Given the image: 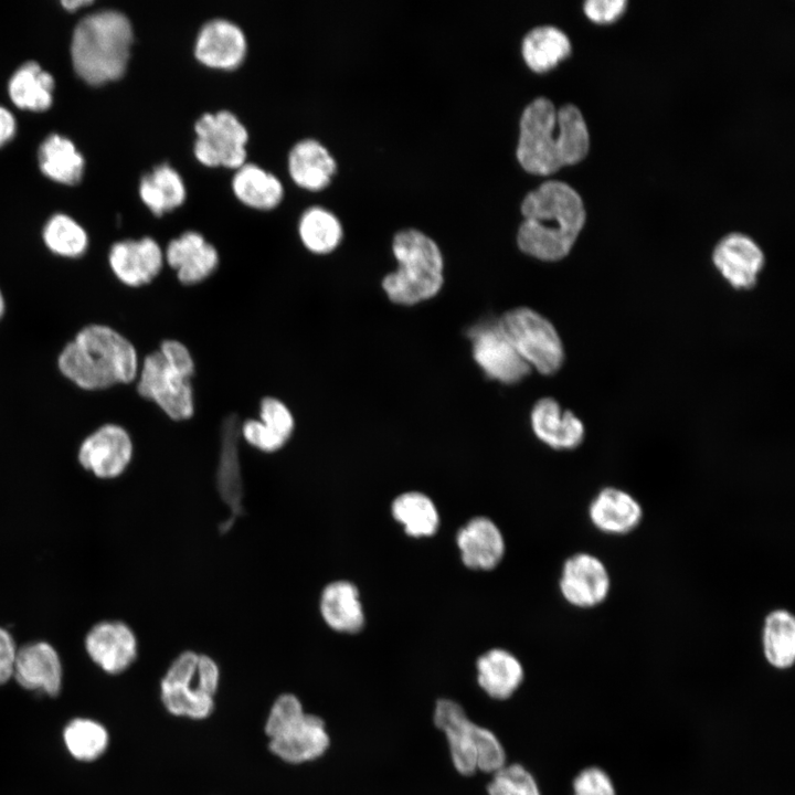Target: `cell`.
Segmentation results:
<instances>
[{
	"label": "cell",
	"instance_id": "3",
	"mask_svg": "<svg viewBox=\"0 0 795 795\" xmlns=\"http://www.w3.org/2000/svg\"><path fill=\"white\" fill-rule=\"evenodd\" d=\"M56 364L65 379L86 391L129 384L137 380L140 368L135 346L103 324L80 329L59 353Z\"/></svg>",
	"mask_w": 795,
	"mask_h": 795
},
{
	"label": "cell",
	"instance_id": "29",
	"mask_svg": "<svg viewBox=\"0 0 795 795\" xmlns=\"http://www.w3.org/2000/svg\"><path fill=\"white\" fill-rule=\"evenodd\" d=\"M391 515L411 538H430L439 528L441 519L436 505L421 491L411 490L398 495L391 504Z\"/></svg>",
	"mask_w": 795,
	"mask_h": 795
},
{
	"label": "cell",
	"instance_id": "7",
	"mask_svg": "<svg viewBox=\"0 0 795 795\" xmlns=\"http://www.w3.org/2000/svg\"><path fill=\"white\" fill-rule=\"evenodd\" d=\"M220 681V667L211 656L184 650L170 662L161 678V703L174 717L204 720L214 710Z\"/></svg>",
	"mask_w": 795,
	"mask_h": 795
},
{
	"label": "cell",
	"instance_id": "37",
	"mask_svg": "<svg viewBox=\"0 0 795 795\" xmlns=\"http://www.w3.org/2000/svg\"><path fill=\"white\" fill-rule=\"evenodd\" d=\"M488 795H541L533 775L521 764L505 765L494 773Z\"/></svg>",
	"mask_w": 795,
	"mask_h": 795
},
{
	"label": "cell",
	"instance_id": "9",
	"mask_svg": "<svg viewBox=\"0 0 795 795\" xmlns=\"http://www.w3.org/2000/svg\"><path fill=\"white\" fill-rule=\"evenodd\" d=\"M194 155L205 166L237 168L246 158L248 132L239 117L226 109L204 113L194 124Z\"/></svg>",
	"mask_w": 795,
	"mask_h": 795
},
{
	"label": "cell",
	"instance_id": "40",
	"mask_svg": "<svg viewBox=\"0 0 795 795\" xmlns=\"http://www.w3.org/2000/svg\"><path fill=\"white\" fill-rule=\"evenodd\" d=\"M258 420L271 433L285 443L294 433V416L288 406L276 398L267 396L261 401Z\"/></svg>",
	"mask_w": 795,
	"mask_h": 795
},
{
	"label": "cell",
	"instance_id": "41",
	"mask_svg": "<svg viewBox=\"0 0 795 795\" xmlns=\"http://www.w3.org/2000/svg\"><path fill=\"white\" fill-rule=\"evenodd\" d=\"M572 791L573 795H617L611 775L596 765L584 767L574 776Z\"/></svg>",
	"mask_w": 795,
	"mask_h": 795
},
{
	"label": "cell",
	"instance_id": "47",
	"mask_svg": "<svg viewBox=\"0 0 795 795\" xmlns=\"http://www.w3.org/2000/svg\"><path fill=\"white\" fill-rule=\"evenodd\" d=\"M7 305H6V298L4 295L0 288V320L3 318L6 314Z\"/></svg>",
	"mask_w": 795,
	"mask_h": 795
},
{
	"label": "cell",
	"instance_id": "31",
	"mask_svg": "<svg viewBox=\"0 0 795 795\" xmlns=\"http://www.w3.org/2000/svg\"><path fill=\"white\" fill-rule=\"evenodd\" d=\"M139 194L145 204L157 215L180 205L187 194L180 173L163 162L142 176Z\"/></svg>",
	"mask_w": 795,
	"mask_h": 795
},
{
	"label": "cell",
	"instance_id": "33",
	"mask_svg": "<svg viewBox=\"0 0 795 795\" xmlns=\"http://www.w3.org/2000/svg\"><path fill=\"white\" fill-rule=\"evenodd\" d=\"M39 162L44 174L67 184L78 182L84 169V159L73 142L57 134L43 140Z\"/></svg>",
	"mask_w": 795,
	"mask_h": 795
},
{
	"label": "cell",
	"instance_id": "8",
	"mask_svg": "<svg viewBox=\"0 0 795 795\" xmlns=\"http://www.w3.org/2000/svg\"><path fill=\"white\" fill-rule=\"evenodd\" d=\"M499 328L518 354L538 372L555 373L564 361V349L554 326L542 315L527 307L505 312L497 320Z\"/></svg>",
	"mask_w": 795,
	"mask_h": 795
},
{
	"label": "cell",
	"instance_id": "18",
	"mask_svg": "<svg viewBox=\"0 0 795 795\" xmlns=\"http://www.w3.org/2000/svg\"><path fill=\"white\" fill-rule=\"evenodd\" d=\"M591 524L607 536H626L635 531L644 519L638 499L625 489L614 486L601 488L587 507Z\"/></svg>",
	"mask_w": 795,
	"mask_h": 795
},
{
	"label": "cell",
	"instance_id": "17",
	"mask_svg": "<svg viewBox=\"0 0 795 795\" xmlns=\"http://www.w3.org/2000/svg\"><path fill=\"white\" fill-rule=\"evenodd\" d=\"M712 261L732 287L750 289L764 266V254L750 236L730 233L714 246Z\"/></svg>",
	"mask_w": 795,
	"mask_h": 795
},
{
	"label": "cell",
	"instance_id": "14",
	"mask_svg": "<svg viewBox=\"0 0 795 795\" xmlns=\"http://www.w3.org/2000/svg\"><path fill=\"white\" fill-rule=\"evenodd\" d=\"M165 255L156 240L145 236L114 243L108 264L115 277L128 287L151 283L163 266Z\"/></svg>",
	"mask_w": 795,
	"mask_h": 795
},
{
	"label": "cell",
	"instance_id": "20",
	"mask_svg": "<svg viewBox=\"0 0 795 795\" xmlns=\"http://www.w3.org/2000/svg\"><path fill=\"white\" fill-rule=\"evenodd\" d=\"M463 564L474 571H490L504 559L506 544L498 526L488 517L476 516L456 533Z\"/></svg>",
	"mask_w": 795,
	"mask_h": 795
},
{
	"label": "cell",
	"instance_id": "5",
	"mask_svg": "<svg viewBox=\"0 0 795 795\" xmlns=\"http://www.w3.org/2000/svg\"><path fill=\"white\" fill-rule=\"evenodd\" d=\"M193 374L194 361L189 349L178 340L167 339L144 358L137 391L172 421H186L194 413Z\"/></svg>",
	"mask_w": 795,
	"mask_h": 795
},
{
	"label": "cell",
	"instance_id": "34",
	"mask_svg": "<svg viewBox=\"0 0 795 795\" xmlns=\"http://www.w3.org/2000/svg\"><path fill=\"white\" fill-rule=\"evenodd\" d=\"M298 233L304 246L315 254H328L343 236L339 219L322 206H310L300 215Z\"/></svg>",
	"mask_w": 795,
	"mask_h": 795
},
{
	"label": "cell",
	"instance_id": "24",
	"mask_svg": "<svg viewBox=\"0 0 795 795\" xmlns=\"http://www.w3.org/2000/svg\"><path fill=\"white\" fill-rule=\"evenodd\" d=\"M434 723L447 739L453 764L462 775L469 776L477 771L474 740L475 724L464 708L454 700L439 699L435 704Z\"/></svg>",
	"mask_w": 795,
	"mask_h": 795
},
{
	"label": "cell",
	"instance_id": "21",
	"mask_svg": "<svg viewBox=\"0 0 795 795\" xmlns=\"http://www.w3.org/2000/svg\"><path fill=\"white\" fill-rule=\"evenodd\" d=\"M530 421L538 439L552 449L573 451L584 441L583 422L552 398L540 399L533 405Z\"/></svg>",
	"mask_w": 795,
	"mask_h": 795
},
{
	"label": "cell",
	"instance_id": "39",
	"mask_svg": "<svg viewBox=\"0 0 795 795\" xmlns=\"http://www.w3.org/2000/svg\"><path fill=\"white\" fill-rule=\"evenodd\" d=\"M474 740L477 770L496 773L506 765L505 749L492 731L475 724Z\"/></svg>",
	"mask_w": 795,
	"mask_h": 795
},
{
	"label": "cell",
	"instance_id": "44",
	"mask_svg": "<svg viewBox=\"0 0 795 795\" xmlns=\"http://www.w3.org/2000/svg\"><path fill=\"white\" fill-rule=\"evenodd\" d=\"M18 646L11 633L0 626V685L12 678Z\"/></svg>",
	"mask_w": 795,
	"mask_h": 795
},
{
	"label": "cell",
	"instance_id": "15",
	"mask_svg": "<svg viewBox=\"0 0 795 795\" xmlns=\"http://www.w3.org/2000/svg\"><path fill=\"white\" fill-rule=\"evenodd\" d=\"M12 678L24 689L55 697L62 689L63 667L56 649L44 640L18 647Z\"/></svg>",
	"mask_w": 795,
	"mask_h": 795
},
{
	"label": "cell",
	"instance_id": "28",
	"mask_svg": "<svg viewBox=\"0 0 795 795\" xmlns=\"http://www.w3.org/2000/svg\"><path fill=\"white\" fill-rule=\"evenodd\" d=\"M232 189L241 202L262 210L276 206L284 195L280 180L255 163H243L236 168Z\"/></svg>",
	"mask_w": 795,
	"mask_h": 795
},
{
	"label": "cell",
	"instance_id": "1",
	"mask_svg": "<svg viewBox=\"0 0 795 795\" xmlns=\"http://www.w3.org/2000/svg\"><path fill=\"white\" fill-rule=\"evenodd\" d=\"M519 126L517 159L530 173L551 174L589 152V129L573 104L556 108L549 98L537 97L523 109Z\"/></svg>",
	"mask_w": 795,
	"mask_h": 795
},
{
	"label": "cell",
	"instance_id": "45",
	"mask_svg": "<svg viewBox=\"0 0 795 795\" xmlns=\"http://www.w3.org/2000/svg\"><path fill=\"white\" fill-rule=\"evenodd\" d=\"M15 131V120L12 114L0 106V146L7 142Z\"/></svg>",
	"mask_w": 795,
	"mask_h": 795
},
{
	"label": "cell",
	"instance_id": "25",
	"mask_svg": "<svg viewBox=\"0 0 795 795\" xmlns=\"http://www.w3.org/2000/svg\"><path fill=\"white\" fill-rule=\"evenodd\" d=\"M476 669L480 688L497 700L510 698L524 677L520 660L504 648H492L480 655Z\"/></svg>",
	"mask_w": 795,
	"mask_h": 795
},
{
	"label": "cell",
	"instance_id": "22",
	"mask_svg": "<svg viewBox=\"0 0 795 795\" xmlns=\"http://www.w3.org/2000/svg\"><path fill=\"white\" fill-rule=\"evenodd\" d=\"M163 255L177 272L178 279L186 285L204 280L219 265L216 248L197 231H186L172 239Z\"/></svg>",
	"mask_w": 795,
	"mask_h": 795
},
{
	"label": "cell",
	"instance_id": "19",
	"mask_svg": "<svg viewBox=\"0 0 795 795\" xmlns=\"http://www.w3.org/2000/svg\"><path fill=\"white\" fill-rule=\"evenodd\" d=\"M329 746L330 735L325 721L307 712L284 732L268 740V749L276 757L295 765L318 760Z\"/></svg>",
	"mask_w": 795,
	"mask_h": 795
},
{
	"label": "cell",
	"instance_id": "42",
	"mask_svg": "<svg viewBox=\"0 0 795 795\" xmlns=\"http://www.w3.org/2000/svg\"><path fill=\"white\" fill-rule=\"evenodd\" d=\"M244 441L253 448L263 453H275L286 443L271 433L259 420L250 418L240 426Z\"/></svg>",
	"mask_w": 795,
	"mask_h": 795
},
{
	"label": "cell",
	"instance_id": "43",
	"mask_svg": "<svg viewBox=\"0 0 795 795\" xmlns=\"http://www.w3.org/2000/svg\"><path fill=\"white\" fill-rule=\"evenodd\" d=\"M625 0H589L583 4L584 12L592 21L596 23H611L618 19L625 8Z\"/></svg>",
	"mask_w": 795,
	"mask_h": 795
},
{
	"label": "cell",
	"instance_id": "30",
	"mask_svg": "<svg viewBox=\"0 0 795 795\" xmlns=\"http://www.w3.org/2000/svg\"><path fill=\"white\" fill-rule=\"evenodd\" d=\"M521 51L524 62L532 71L545 72L568 57L572 46L569 36L559 28L540 25L524 35Z\"/></svg>",
	"mask_w": 795,
	"mask_h": 795
},
{
	"label": "cell",
	"instance_id": "23",
	"mask_svg": "<svg viewBox=\"0 0 795 795\" xmlns=\"http://www.w3.org/2000/svg\"><path fill=\"white\" fill-rule=\"evenodd\" d=\"M318 611L326 626L339 634H358L365 624L359 589L348 580H335L322 587Z\"/></svg>",
	"mask_w": 795,
	"mask_h": 795
},
{
	"label": "cell",
	"instance_id": "4",
	"mask_svg": "<svg viewBox=\"0 0 795 795\" xmlns=\"http://www.w3.org/2000/svg\"><path fill=\"white\" fill-rule=\"evenodd\" d=\"M131 43L132 28L124 13L116 10L91 13L73 32L74 68L91 84L116 80L126 70Z\"/></svg>",
	"mask_w": 795,
	"mask_h": 795
},
{
	"label": "cell",
	"instance_id": "36",
	"mask_svg": "<svg viewBox=\"0 0 795 795\" xmlns=\"http://www.w3.org/2000/svg\"><path fill=\"white\" fill-rule=\"evenodd\" d=\"M63 739L71 755L80 761L98 759L109 741L104 725L84 718L72 720L63 731Z\"/></svg>",
	"mask_w": 795,
	"mask_h": 795
},
{
	"label": "cell",
	"instance_id": "38",
	"mask_svg": "<svg viewBox=\"0 0 795 795\" xmlns=\"http://www.w3.org/2000/svg\"><path fill=\"white\" fill-rule=\"evenodd\" d=\"M306 711L300 699L290 692L279 695L271 706L264 731L266 736L273 739L296 723Z\"/></svg>",
	"mask_w": 795,
	"mask_h": 795
},
{
	"label": "cell",
	"instance_id": "6",
	"mask_svg": "<svg viewBox=\"0 0 795 795\" xmlns=\"http://www.w3.org/2000/svg\"><path fill=\"white\" fill-rule=\"evenodd\" d=\"M398 269L388 274L382 287L399 305H414L434 297L443 285V256L437 244L418 230L395 234L392 243Z\"/></svg>",
	"mask_w": 795,
	"mask_h": 795
},
{
	"label": "cell",
	"instance_id": "26",
	"mask_svg": "<svg viewBox=\"0 0 795 795\" xmlns=\"http://www.w3.org/2000/svg\"><path fill=\"white\" fill-rule=\"evenodd\" d=\"M336 161L329 150L318 140L306 138L297 141L288 155V171L299 187L320 190L336 172Z\"/></svg>",
	"mask_w": 795,
	"mask_h": 795
},
{
	"label": "cell",
	"instance_id": "12",
	"mask_svg": "<svg viewBox=\"0 0 795 795\" xmlns=\"http://www.w3.org/2000/svg\"><path fill=\"white\" fill-rule=\"evenodd\" d=\"M468 336L474 359L487 378L515 384L530 373L531 368L518 354L497 321L474 326Z\"/></svg>",
	"mask_w": 795,
	"mask_h": 795
},
{
	"label": "cell",
	"instance_id": "46",
	"mask_svg": "<svg viewBox=\"0 0 795 795\" xmlns=\"http://www.w3.org/2000/svg\"><path fill=\"white\" fill-rule=\"evenodd\" d=\"M89 0H64L62 4L68 10H75L76 8L85 4H89Z\"/></svg>",
	"mask_w": 795,
	"mask_h": 795
},
{
	"label": "cell",
	"instance_id": "16",
	"mask_svg": "<svg viewBox=\"0 0 795 795\" xmlns=\"http://www.w3.org/2000/svg\"><path fill=\"white\" fill-rule=\"evenodd\" d=\"M246 51L245 33L236 23L224 18L206 21L194 43L195 57L214 68H235L244 60Z\"/></svg>",
	"mask_w": 795,
	"mask_h": 795
},
{
	"label": "cell",
	"instance_id": "13",
	"mask_svg": "<svg viewBox=\"0 0 795 795\" xmlns=\"http://www.w3.org/2000/svg\"><path fill=\"white\" fill-rule=\"evenodd\" d=\"M91 660L103 671L118 675L126 671L138 655V640L132 628L118 619L100 621L84 638Z\"/></svg>",
	"mask_w": 795,
	"mask_h": 795
},
{
	"label": "cell",
	"instance_id": "32",
	"mask_svg": "<svg viewBox=\"0 0 795 795\" xmlns=\"http://www.w3.org/2000/svg\"><path fill=\"white\" fill-rule=\"evenodd\" d=\"M53 88L52 75L33 61L21 65L9 82V94L13 103L31 110L47 108L52 103Z\"/></svg>",
	"mask_w": 795,
	"mask_h": 795
},
{
	"label": "cell",
	"instance_id": "35",
	"mask_svg": "<svg viewBox=\"0 0 795 795\" xmlns=\"http://www.w3.org/2000/svg\"><path fill=\"white\" fill-rule=\"evenodd\" d=\"M43 241L55 255L67 258L82 256L88 247L86 231L71 216L54 214L43 227Z\"/></svg>",
	"mask_w": 795,
	"mask_h": 795
},
{
	"label": "cell",
	"instance_id": "11",
	"mask_svg": "<svg viewBox=\"0 0 795 795\" xmlns=\"http://www.w3.org/2000/svg\"><path fill=\"white\" fill-rule=\"evenodd\" d=\"M134 443L121 425L106 423L88 434L77 451L80 465L95 477L115 479L129 467Z\"/></svg>",
	"mask_w": 795,
	"mask_h": 795
},
{
	"label": "cell",
	"instance_id": "27",
	"mask_svg": "<svg viewBox=\"0 0 795 795\" xmlns=\"http://www.w3.org/2000/svg\"><path fill=\"white\" fill-rule=\"evenodd\" d=\"M762 653L776 670H787L795 662V617L786 608L770 611L762 624Z\"/></svg>",
	"mask_w": 795,
	"mask_h": 795
},
{
	"label": "cell",
	"instance_id": "10",
	"mask_svg": "<svg viewBox=\"0 0 795 795\" xmlns=\"http://www.w3.org/2000/svg\"><path fill=\"white\" fill-rule=\"evenodd\" d=\"M611 589L610 571L597 555L580 551L563 562L559 591L571 606L580 610L598 607L608 598Z\"/></svg>",
	"mask_w": 795,
	"mask_h": 795
},
{
	"label": "cell",
	"instance_id": "2",
	"mask_svg": "<svg viewBox=\"0 0 795 795\" xmlns=\"http://www.w3.org/2000/svg\"><path fill=\"white\" fill-rule=\"evenodd\" d=\"M519 248L538 259L555 262L569 254L585 223L580 194L568 183L548 180L522 200Z\"/></svg>",
	"mask_w": 795,
	"mask_h": 795
}]
</instances>
